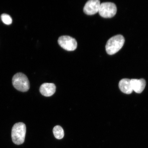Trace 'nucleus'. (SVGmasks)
Here are the masks:
<instances>
[{"label":"nucleus","mask_w":148,"mask_h":148,"mask_svg":"<svg viewBox=\"0 0 148 148\" xmlns=\"http://www.w3.org/2000/svg\"><path fill=\"white\" fill-rule=\"evenodd\" d=\"M125 39L121 35H117L110 38L107 42L106 50L107 53L112 55L121 49L124 44Z\"/></svg>","instance_id":"1"},{"label":"nucleus","mask_w":148,"mask_h":148,"mask_svg":"<svg viewBox=\"0 0 148 148\" xmlns=\"http://www.w3.org/2000/svg\"><path fill=\"white\" fill-rule=\"evenodd\" d=\"M26 127L25 123H18L15 124L12 131V138L13 143L16 145L23 144L25 142Z\"/></svg>","instance_id":"2"},{"label":"nucleus","mask_w":148,"mask_h":148,"mask_svg":"<svg viewBox=\"0 0 148 148\" xmlns=\"http://www.w3.org/2000/svg\"><path fill=\"white\" fill-rule=\"evenodd\" d=\"M12 83L14 87L18 91L26 92L30 88L28 79L25 74L20 73L15 75L12 79Z\"/></svg>","instance_id":"3"},{"label":"nucleus","mask_w":148,"mask_h":148,"mask_svg":"<svg viewBox=\"0 0 148 148\" xmlns=\"http://www.w3.org/2000/svg\"><path fill=\"white\" fill-rule=\"evenodd\" d=\"M117 8L114 3L111 2H104L101 3L99 14L101 17L105 18H111L115 15Z\"/></svg>","instance_id":"4"},{"label":"nucleus","mask_w":148,"mask_h":148,"mask_svg":"<svg viewBox=\"0 0 148 148\" xmlns=\"http://www.w3.org/2000/svg\"><path fill=\"white\" fill-rule=\"evenodd\" d=\"M58 43L66 51H73L77 47V42L75 38L67 36H61L59 38Z\"/></svg>","instance_id":"5"},{"label":"nucleus","mask_w":148,"mask_h":148,"mask_svg":"<svg viewBox=\"0 0 148 148\" xmlns=\"http://www.w3.org/2000/svg\"><path fill=\"white\" fill-rule=\"evenodd\" d=\"M101 3L99 0H90L86 3L83 12L88 15H92L99 12Z\"/></svg>","instance_id":"6"},{"label":"nucleus","mask_w":148,"mask_h":148,"mask_svg":"<svg viewBox=\"0 0 148 148\" xmlns=\"http://www.w3.org/2000/svg\"><path fill=\"white\" fill-rule=\"evenodd\" d=\"M56 86L52 83H44L40 86V91L42 95L46 97H51L55 93Z\"/></svg>","instance_id":"7"},{"label":"nucleus","mask_w":148,"mask_h":148,"mask_svg":"<svg viewBox=\"0 0 148 148\" xmlns=\"http://www.w3.org/2000/svg\"><path fill=\"white\" fill-rule=\"evenodd\" d=\"M130 81L133 90L137 93H141L143 91L146 86L145 79H130Z\"/></svg>","instance_id":"8"},{"label":"nucleus","mask_w":148,"mask_h":148,"mask_svg":"<svg viewBox=\"0 0 148 148\" xmlns=\"http://www.w3.org/2000/svg\"><path fill=\"white\" fill-rule=\"evenodd\" d=\"M119 86L120 90L125 94H130L133 91L130 79H123L120 81Z\"/></svg>","instance_id":"9"},{"label":"nucleus","mask_w":148,"mask_h":148,"mask_svg":"<svg viewBox=\"0 0 148 148\" xmlns=\"http://www.w3.org/2000/svg\"><path fill=\"white\" fill-rule=\"evenodd\" d=\"M53 132L55 138L57 139H61L64 137V130L60 125H56L54 127L53 129Z\"/></svg>","instance_id":"10"},{"label":"nucleus","mask_w":148,"mask_h":148,"mask_svg":"<svg viewBox=\"0 0 148 148\" xmlns=\"http://www.w3.org/2000/svg\"><path fill=\"white\" fill-rule=\"evenodd\" d=\"M1 19L3 23L5 25H10L12 23V19L8 14H3L1 15Z\"/></svg>","instance_id":"11"}]
</instances>
